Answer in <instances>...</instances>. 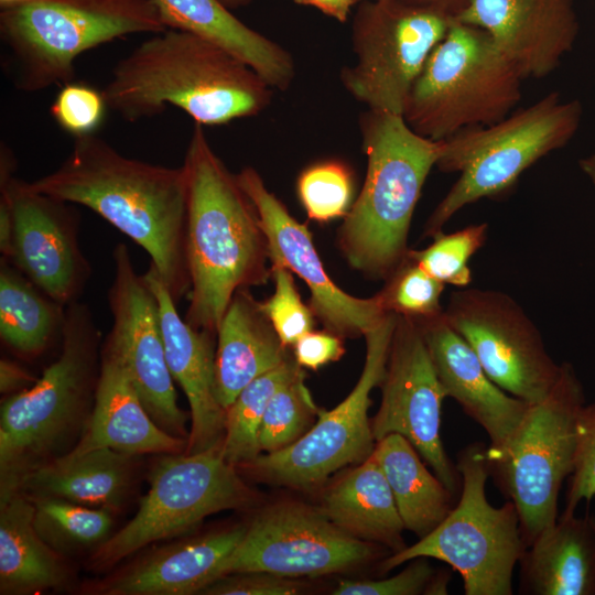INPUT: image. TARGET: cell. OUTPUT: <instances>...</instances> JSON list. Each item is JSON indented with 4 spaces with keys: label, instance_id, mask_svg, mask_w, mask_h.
Returning a JSON list of instances; mask_svg holds the SVG:
<instances>
[{
    "label": "cell",
    "instance_id": "cell-1",
    "mask_svg": "<svg viewBox=\"0 0 595 595\" xmlns=\"http://www.w3.org/2000/svg\"><path fill=\"white\" fill-rule=\"evenodd\" d=\"M30 184L98 214L149 253L175 303L188 295L184 165L169 167L127 158L91 133L74 137L64 162Z\"/></svg>",
    "mask_w": 595,
    "mask_h": 595
},
{
    "label": "cell",
    "instance_id": "cell-2",
    "mask_svg": "<svg viewBox=\"0 0 595 595\" xmlns=\"http://www.w3.org/2000/svg\"><path fill=\"white\" fill-rule=\"evenodd\" d=\"M271 89L221 46L169 28L120 60L102 94L107 107L129 122L154 117L171 105L197 125L217 126L260 113L271 101Z\"/></svg>",
    "mask_w": 595,
    "mask_h": 595
},
{
    "label": "cell",
    "instance_id": "cell-3",
    "mask_svg": "<svg viewBox=\"0 0 595 595\" xmlns=\"http://www.w3.org/2000/svg\"><path fill=\"white\" fill-rule=\"evenodd\" d=\"M188 184L186 255L191 279L184 320L216 334L239 289L266 282L268 244L255 205L194 128L183 163Z\"/></svg>",
    "mask_w": 595,
    "mask_h": 595
},
{
    "label": "cell",
    "instance_id": "cell-4",
    "mask_svg": "<svg viewBox=\"0 0 595 595\" xmlns=\"http://www.w3.org/2000/svg\"><path fill=\"white\" fill-rule=\"evenodd\" d=\"M101 338L79 300L65 309L58 357L35 383L6 396L0 408V499L28 473L67 454L91 413L100 375Z\"/></svg>",
    "mask_w": 595,
    "mask_h": 595
},
{
    "label": "cell",
    "instance_id": "cell-5",
    "mask_svg": "<svg viewBox=\"0 0 595 595\" xmlns=\"http://www.w3.org/2000/svg\"><path fill=\"white\" fill-rule=\"evenodd\" d=\"M360 131L367 171L338 246L350 267L387 280L407 258L413 213L443 140L419 136L400 115L372 109L361 116Z\"/></svg>",
    "mask_w": 595,
    "mask_h": 595
},
{
    "label": "cell",
    "instance_id": "cell-6",
    "mask_svg": "<svg viewBox=\"0 0 595 595\" xmlns=\"http://www.w3.org/2000/svg\"><path fill=\"white\" fill-rule=\"evenodd\" d=\"M166 29L155 0H14L0 12L13 83L26 93L73 82L84 52Z\"/></svg>",
    "mask_w": 595,
    "mask_h": 595
},
{
    "label": "cell",
    "instance_id": "cell-7",
    "mask_svg": "<svg viewBox=\"0 0 595 595\" xmlns=\"http://www.w3.org/2000/svg\"><path fill=\"white\" fill-rule=\"evenodd\" d=\"M582 115L580 100L563 101L552 91L495 123L443 140L435 166L459 176L428 218L423 235L442 231L464 206L509 192L527 169L571 141Z\"/></svg>",
    "mask_w": 595,
    "mask_h": 595
},
{
    "label": "cell",
    "instance_id": "cell-8",
    "mask_svg": "<svg viewBox=\"0 0 595 595\" xmlns=\"http://www.w3.org/2000/svg\"><path fill=\"white\" fill-rule=\"evenodd\" d=\"M522 80L486 31L454 20L414 80L402 117L419 136L446 140L510 115Z\"/></svg>",
    "mask_w": 595,
    "mask_h": 595
},
{
    "label": "cell",
    "instance_id": "cell-9",
    "mask_svg": "<svg viewBox=\"0 0 595 595\" xmlns=\"http://www.w3.org/2000/svg\"><path fill=\"white\" fill-rule=\"evenodd\" d=\"M486 446L474 443L458 454L459 499L447 517L412 545L388 555L382 572L424 556L446 563L463 580L466 595H511L512 574L526 544L516 506L494 507L486 496Z\"/></svg>",
    "mask_w": 595,
    "mask_h": 595
},
{
    "label": "cell",
    "instance_id": "cell-10",
    "mask_svg": "<svg viewBox=\"0 0 595 595\" xmlns=\"http://www.w3.org/2000/svg\"><path fill=\"white\" fill-rule=\"evenodd\" d=\"M561 366L552 391L530 404L505 446L486 452L489 476L516 506L526 547L556 522L560 490L572 472L575 422L585 394L573 366Z\"/></svg>",
    "mask_w": 595,
    "mask_h": 595
},
{
    "label": "cell",
    "instance_id": "cell-11",
    "mask_svg": "<svg viewBox=\"0 0 595 595\" xmlns=\"http://www.w3.org/2000/svg\"><path fill=\"white\" fill-rule=\"evenodd\" d=\"M251 489L223 456L221 444L161 454L136 515L93 551L91 570H108L147 545L190 532L206 517L249 506Z\"/></svg>",
    "mask_w": 595,
    "mask_h": 595
},
{
    "label": "cell",
    "instance_id": "cell-12",
    "mask_svg": "<svg viewBox=\"0 0 595 595\" xmlns=\"http://www.w3.org/2000/svg\"><path fill=\"white\" fill-rule=\"evenodd\" d=\"M453 19L393 0L358 3L355 60L340 72L346 90L368 109L402 116L410 89Z\"/></svg>",
    "mask_w": 595,
    "mask_h": 595
},
{
    "label": "cell",
    "instance_id": "cell-13",
    "mask_svg": "<svg viewBox=\"0 0 595 595\" xmlns=\"http://www.w3.org/2000/svg\"><path fill=\"white\" fill-rule=\"evenodd\" d=\"M398 315L388 313L365 334L366 358L351 392L334 409L320 410L317 421L295 443L264 453L244 466L272 483L309 488L347 465L361 463L374 452L376 441L368 419L370 392L380 386L387 367Z\"/></svg>",
    "mask_w": 595,
    "mask_h": 595
},
{
    "label": "cell",
    "instance_id": "cell-14",
    "mask_svg": "<svg viewBox=\"0 0 595 595\" xmlns=\"http://www.w3.org/2000/svg\"><path fill=\"white\" fill-rule=\"evenodd\" d=\"M444 315L502 390L530 404L552 391L562 366L549 355L538 327L510 295L459 288L451 293Z\"/></svg>",
    "mask_w": 595,
    "mask_h": 595
},
{
    "label": "cell",
    "instance_id": "cell-15",
    "mask_svg": "<svg viewBox=\"0 0 595 595\" xmlns=\"http://www.w3.org/2000/svg\"><path fill=\"white\" fill-rule=\"evenodd\" d=\"M14 158L0 152V193L11 208V238L2 258L57 303L79 300L91 268L78 242L79 215L69 203L35 191L13 176Z\"/></svg>",
    "mask_w": 595,
    "mask_h": 595
},
{
    "label": "cell",
    "instance_id": "cell-16",
    "mask_svg": "<svg viewBox=\"0 0 595 595\" xmlns=\"http://www.w3.org/2000/svg\"><path fill=\"white\" fill-rule=\"evenodd\" d=\"M376 547L342 530L321 510L283 504L253 519L219 577L251 572L320 576L368 563L387 549Z\"/></svg>",
    "mask_w": 595,
    "mask_h": 595
},
{
    "label": "cell",
    "instance_id": "cell-17",
    "mask_svg": "<svg viewBox=\"0 0 595 595\" xmlns=\"http://www.w3.org/2000/svg\"><path fill=\"white\" fill-rule=\"evenodd\" d=\"M115 277L108 290L112 326L102 344L121 361L144 408L166 433L188 439V415L177 404L163 340L159 302L133 268L126 244L112 250Z\"/></svg>",
    "mask_w": 595,
    "mask_h": 595
},
{
    "label": "cell",
    "instance_id": "cell-18",
    "mask_svg": "<svg viewBox=\"0 0 595 595\" xmlns=\"http://www.w3.org/2000/svg\"><path fill=\"white\" fill-rule=\"evenodd\" d=\"M381 402L371 419L375 441L388 434L404 436L439 479L459 494L462 477L441 437L442 403L446 393L436 376L418 324L398 315L391 338Z\"/></svg>",
    "mask_w": 595,
    "mask_h": 595
},
{
    "label": "cell",
    "instance_id": "cell-19",
    "mask_svg": "<svg viewBox=\"0 0 595 595\" xmlns=\"http://www.w3.org/2000/svg\"><path fill=\"white\" fill-rule=\"evenodd\" d=\"M238 183L256 207L264 232L269 259L295 273L307 285L310 307L326 331L343 337L365 336L387 316L381 296H353L327 275L307 227L289 213L268 190L253 167L236 174Z\"/></svg>",
    "mask_w": 595,
    "mask_h": 595
},
{
    "label": "cell",
    "instance_id": "cell-20",
    "mask_svg": "<svg viewBox=\"0 0 595 595\" xmlns=\"http://www.w3.org/2000/svg\"><path fill=\"white\" fill-rule=\"evenodd\" d=\"M455 20L486 31L522 79L550 75L578 33L573 0H470Z\"/></svg>",
    "mask_w": 595,
    "mask_h": 595
},
{
    "label": "cell",
    "instance_id": "cell-21",
    "mask_svg": "<svg viewBox=\"0 0 595 595\" xmlns=\"http://www.w3.org/2000/svg\"><path fill=\"white\" fill-rule=\"evenodd\" d=\"M414 321V320H413ZM423 336L436 376L446 393L487 433V453L505 446L530 403L509 396L486 374L470 345L443 313L414 321Z\"/></svg>",
    "mask_w": 595,
    "mask_h": 595
},
{
    "label": "cell",
    "instance_id": "cell-22",
    "mask_svg": "<svg viewBox=\"0 0 595 595\" xmlns=\"http://www.w3.org/2000/svg\"><path fill=\"white\" fill-rule=\"evenodd\" d=\"M143 277L159 302L170 372L184 391L191 409L185 453L221 444L226 411L215 392L216 334L197 329L180 316L172 294L152 263Z\"/></svg>",
    "mask_w": 595,
    "mask_h": 595
},
{
    "label": "cell",
    "instance_id": "cell-23",
    "mask_svg": "<svg viewBox=\"0 0 595 595\" xmlns=\"http://www.w3.org/2000/svg\"><path fill=\"white\" fill-rule=\"evenodd\" d=\"M246 529L235 526L158 548L88 591L101 595L199 594L219 578L224 562Z\"/></svg>",
    "mask_w": 595,
    "mask_h": 595
},
{
    "label": "cell",
    "instance_id": "cell-24",
    "mask_svg": "<svg viewBox=\"0 0 595 595\" xmlns=\"http://www.w3.org/2000/svg\"><path fill=\"white\" fill-rule=\"evenodd\" d=\"M100 355L91 413L79 440L65 455L96 448L133 456L185 452L187 440L166 433L153 421L118 357L104 344Z\"/></svg>",
    "mask_w": 595,
    "mask_h": 595
},
{
    "label": "cell",
    "instance_id": "cell-25",
    "mask_svg": "<svg viewBox=\"0 0 595 595\" xmlns=\"http://www.w3.org/2000/svg\"><path fill=\"white\" fill-rule=\"evenodd\" d=\"M286 348L260 302L239 289L216 333L215 392L225 411L247 385L291 357Z\"/></svg>",
    "mask_w": 595,
    "mask_h": 595
},
{
    "label": "cell",
    "instance_id": "cell-26",
    "mask_svg": "<svg viewBox=\"0 0 595 595\" xmlns=\"http://www.w3.org/2000/svg\"><path fill=\"white\" fill-rule=\"evenodd\" d=\"M136 457L111 448L64 455L23 476L15 493L117 512L132 490Z\"/></svg>",
    "mask_w": 595,
    "mask_h": 595
},
{
    "label": "cell",
    "instance_id": "cell-27",
    "mask_svg": "<svg viewBox=\"0 0 595 595\" xmlns=\"http://www.w3.org/2000/svg\"><path fill=\"white\" fill-rule=\"evenodd\" d=\"M518 564L520 594L595 595V516H560Z\"/></svg>",
    "mask_w": 595,
    "mask_h": 595
},
{
    "label": "cell",
    "instance_id": "cell-28",
    "mask_svg": "<svg viewBox=\"0 0 595 595\" xmlns=\"http://www.w3.org/2000/svg\"><path fill=\"white\" fill-rule=\"evenodd\" d=\"M169 29L192 32L221 46L248 64L269 86L286 89L294 75L291 54L249 28L219 0H155Z\"/></svg>",
    "mask_w": 595,
    "mask_h": 595
},
{
    "label": "cell",
    "instance_id": "cell-29",
    "mask_svg": "<svg viewBox=\"0 0 595 595\" xmlns=\"http://www.w3.org/2000/svg\"><path fill=\"white\" fill-rule=\"evenodd\" d=\"M322 502L320 510L351 536L382 545L391 554L407 547L393 494L371 455L331 486Z\"/></svg>",
    "mask_w": 595,
    "mask_h": 595
},
{
    "label": "cell",
    "instance_id": "cell-30",
    "mask_svg": "<svg viewBox=\"0 0 595 595\" xmlns=\"http://www.w3.org/2000/svg\"><path fill=\"white\" fill-rule=\"evenodd\" d=\"M34 505L14 493L0 499V593L26 595L65 586L71 577L65 556L39 536Z\"/></svg>",
    "mask_w": 595,
    "mask_h": 595
},
{
    "label": "cell",
    "instance_id": "cell-31",
    "mask_svg": "<svg viewBox=\"0 0 595 595\" xmlns=\"http://www.w3.org/2000/svg\"><path fill=\"white\" fill-rule=\"evenodd\" d=\"M371 456L388 480L405 530L419 539L434 530L454 508V495L428 470L404 436L386 435L376 442Z\"/></svg>",
    "mask_w": 595,
    "mask_h": 595
},
{
    "label": "cell",
    "instance_id": "cell-32",
    "mask_svg": "<svg viewBox=\"0 0 595 595\" xmlns=\"http://www.w3.org/2000/svg\"><path fill=\"white\" fill-rule=\"evenodd\" d=\"M65 309L1 258L0 338L12 353L33 359L62 340Z\"/></svg>",
    "mask_w": 595,
    "mask_h": 595
},
{
    "label": "cell",
    "instance_id": "cell-33",
    "mask_svg": "<svg viewBox=\"0 0 595 595\" xmlns=\"http://www.w3.org/2000/svg\"><path fill=\"white\" fill-rule=\"evenodd\" d=\"M301 371L302 367L291 356L247 385L226 409L221 453L229 464L245 465L260 455L258 433L267 405Z\"/></svg>",
    "mask_w": 595,
    "mask_h": 595
},
{
    "label": "cell",
    "instance_id": "cell-34",
    "mask_svg": "<svg viewBox=\"0 0 595 595\" xmlns=\"http://www.w3.org/2000/svg\"><path fill=\"white\" fill-rule=\"evenodd\" d=\"M29 498V497H28ZM39 536L63 556L98 547L110 533L112 512L58 498H30Z\"/></svg>",
    "mask_w": 595,
    "mask_h": 595
},
{
    "label": "cell",
    "instance_id": "cell-35",
    "mask_svg": "<svg viewBox=\"0 0 595 595\" xmlns=\"http://www.w3.org/2000/svg\"><path fill=\"white\" fill-rule=\"evenodd\" d=\"M302 370L270 399L258 433L261 452L281 451L301 439L311 428L318 409L304 382Z\"/></svg>",
    "mask_w": 595,
    "mask_h": 595
},
{
    "label": "cell",
    "instance_id": "cell-36",
    "mask_svg": "<svg viewBox=\"0 0 595 595\" xmlns=\"http://www.w3.org/2000/svg\"><path fill=\"white\" fill-rule=\"evenodd\" d=\"M486 223L466 226L450 234L434 235L433 242L422 250L409 249L407 257L444 284L466 288L472 282L469 259L485 245Z\"/></svg>",
    "mask_w": 595,
    "mask_h": 595
},
{
    "label": "cell",
    "instance_id": "cell-37",
    "mask_svg": "<svg viewBox=\"0 0 595 595\" xmlns=\"http://www.w3.org/2000/svg\"><path fill=\"white\" fill-rule=\"evenodd\" d=\"M296 187L307 216L320 223L345 217L353 204L351 172L338 161H324L306 167L300 174Z\"/></svg>",
    "mask_w": 595,
    "mask_h": 595
},
{
    "label": "cell",
    "instance_id": "cell-38",
    "mask_svg": "<svg viewBox=\"0 0 595 595\" xmlns=\"http://www.w3.org/2000/svg\"><path fill=\"white\" fill-rule=\"evenodd\" d=\"M379 292L387 312L414 321L443 313L444 283L437 281L410 258L386 280Z\"/></svg>",
    "mask_w": 595,
    "mask_h": 595
},
{
    "label": "cell",
    "instance_id": "cell-39",
    "mask_svg": "<svg viewBox=\"0 0 595 595\" xmlns=\"http://www.w3.org/2000/svg\"><path fill=\"white\" fill-rule=\"evenodd\" d=\"M271 275L274 292L260 302V307L283 345L293 346L300 337L313 329L315 316L311 307L303 303L292 271L282 264L271 263Z\"/></svg>",
    "mask_w": 595,
    "mask_h": 595
},
{
    "label": "cell",
    "instance_id": "cell-40",
    "mask_svg": "<svg viewBox=\"0 0 595 595\" xmlns=\"http://www.w3.org/2000/svg\"><path fill=\"white\" fill-rule=\"evenodd\" d=\"M399 574L383 580L340 581L334 595H445L448 593L450 572L436 571L420 556Z\"/></svg>",
    "mask_w": 595,
    "mask_h": 595
},
{
    "label": "cell",
    "instance_id": "cell-41",
    "mask_svg": "<svg viewBox=\"0 0 595 595\" xmlns=\"http://www.w3.org/2000/svg\"><path fill=\"white\" fill-rule=\"evenodd\" d=\"M595 498V402L583 404L575 422L572 472L567 478L565 507L561 516L575 515L580 502Z\"/></svg>",
    "mask_w": 595,
    "mask_h": 595
},
{
    "label": "cell",
    "instance_id": "cell-42",
    "mask_svg": "<svg viewBox=\"0 0 595 595\" xmlns=\"http://www.w3.org/2000/svg\"><path fill=\"white\" fill-rule=\"evenodd\" d=\"M107 108L102 91L85 83L69 82L61 86L50 112L60 128L79 137L95 132Z\"/></svg>",
    "mask_w": 595,
    "mask_h": 595
},
{
    "label": "cell",
    "instance_id": "cell-43",
    "mask_svg": "<svg viewBox=\"0 0 595 595\" xmlns=\"http://www.w3.org/2000/svg\"><path fill=\"white\" fill-rule=\"evenodd\" d=\"M301 585L291 577L268 573H236L217 578L199 594L206 595H292Z\"/></svg>",
    "mask_w": 595,
    "mask_h": 595
},
{
    "label": "cell",
    "instance_id": "cell-44",
    "mask_svg": "<svg viewBox=\"0 0 595 595\" xmlns=\"http://www.w3.org/2000/svg\"><path fill=\"white\" fill-rule=\"evenodd\" d=\"M293 349L296 363L312 370L337 361L345 353L342 337L329 331L304 334L293 345Z\"/></svg>",
    "mask_w": 595,
    "mask_h": 595
},
{
    "label": "cell",
    "instance_id": "cell-45",
    "mask_svg": "<svg viewBox=\"0 0 595 595\" xmlns=\"http://www.w3.org/2000/svg\"><path fill=\"white\" fill-rule=\"evenodd\" d=\"M37 380L15 361L8 358L0 360V392L2 396L18 393L30 388Z\"/></svg>",
    "mask_w": 595,
    "mask_h": 595
},
{
    "label": "cell",
    "instance_id": "cell-46",
    "mask_svg": "<svg viewBox=\"0 0 595 595\" xmlns=\"http://www.w3.org/2000/svg\"><path fill=\"white\" fill-rule=\"evenodd\" d=\"M399 3L433 11L455 20L469 4L470 0H393Z\"/></svg>",
    "mask_w": 595,
    "mask_h": 595
},
{
    "label": "cell",
    "instance_id": "cell-47",
    "mask_svg": "<svg viewBox=\"0 0 595 595\" xmlns=\"http://www.w3.org/2000/svg\"><path fill=\"white\" fill-rule=\"evenodd\" d=\"M303 6L316 8L324 14L334 18L339 22H345L355 6L353 0H293Z\"/></svg>",
    "mask_w": 595,
    "mask_h": 595
},
{
    "label": "cell",
    "instance_id": "cell-48",
    "mask_svg": "<svg viewBox=\"0 0 595 595\" xmlns=\"http://www.w3.org/2000/svg\"><path fill=\"white\" fill-rule=\"evenodd\" d=\"M578 165L591 180L595 191V153L581 159Z\"/></svg>",
    "mask_w": 595,
    "mask_h": 595
},
{
    "label": "cell",
    "instance_id": "cell-49",
    "mask_svg": "<svg viewBox=\"0 0 595 595\" xmlns=\"http://www.w3.org/2000/svg\"><path fill=\"white\" fill-rule=\"evenodd\" d=\"M227 9H238L249 4L252 0H219Z\"/></svg>",
    "mask_w": 595,
    "mask_h": 595
},
{
    "label": "cell",
    "instance_id": "cell-50",
    "mask_svg": "<svg viewBox=\"0 0 595 595\" xmlns=\"http://www.w3.org/2000/svg\"><path fill=\"white\" fill-rule=\"evenodd\" d=\"M353 1H354L355 6H356V4H358V3H360L361 1H365V0H353Z\"/></svg>",
    "mask_w": 595,
    "mask_h": 595
},
{
    "label": "cell",
    "instance_id": "cell-51",
    "mask_svg": "<svg viewBox=\"0 0 595 595\" xmlns=\"http://www.w3.org/2000/svg\"><path fill=\"white\" fill-rule=\"evenodd\" d=\"M11 1H14V0H1V4L7 3V2H11Z\"/></svg>",
    "mask_w": 595,
    "mask_h": 595
},
{
    "label": "cell",
    "instance_id": "cell-52",
    "mask_svg": "<svg viewBox=\"0 0 595 595\" xmlns=\"http://www.w3.org/2000/svg\"><path fill=\"white\" fill-rule=\"evenodd\" d=\"M595 499V498H594Z\"/></svg>",
    "mask_w": 595,
    "mask_h": 595
}]
</instances>
